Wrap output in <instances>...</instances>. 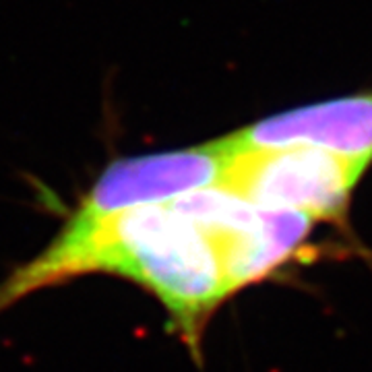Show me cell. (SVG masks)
I'll use <instances>...</instances> for the list:
<instances>
[{
  "instance_id": "cell-2",
  "label": "cell",
  "mask_w": 372,
  "mask_h": 372,
  "mask_svg": "<svg viewBox=\"0 0 372 372\" xmlns=\"http://www.w3.org/2000/svg\"><path fill=\"white\" fill-rule=\"evenodd\" d=\"M176 201L205 226L232 294L285 263L315 224L300 213L257 207L226 186H209Z\"/></svg>"
},
{
  "instance_id": "cell-1",
  "label": "cell",
  "mask_w": 372,
  "mask_h": 372,
  "mask_svg": "<svg viewBox=\"0 0 372 372\" xmlns=\"http://www.w3.org/2000/svg\"><path fill=\"white\" fill-rule=\"evenodd\" d=\"M369 166L308 145L238 149L217 186L263 209L300 213L313 222H337Z\"/></svg>"
},
{
  "instance_id": "cell-4",
  "label": "cell",
  "mask_w": 372,
  "mask_h": 372,
  "mask_svg": "<svg viewBox=\"0 0 372 372\" xmlns=\"http://www.w3.org/2000/svg\"><path fill=\"white\" fill-rule=\"evenodd\" d=\"M238 149L308 145L372 162V92L300 106L232 133Z\"/></svg>"
},
{
  "instance_id": "cell-3",
  "label": "cell",
  "mask_w": 372,
  "mask_h": 372,
  "mask_svg": "<svg viewBox=\"0 0 372 372\" xmlns=\"http://www.w3.org/2000/svg\"><path fill=\"white\" fill-rule=\"evenodd\" d=\"M236 151L228 135L186 149L116 159L97 176L71 220L93 222L222 185Z\"/></svg>"
}]
</instances>
